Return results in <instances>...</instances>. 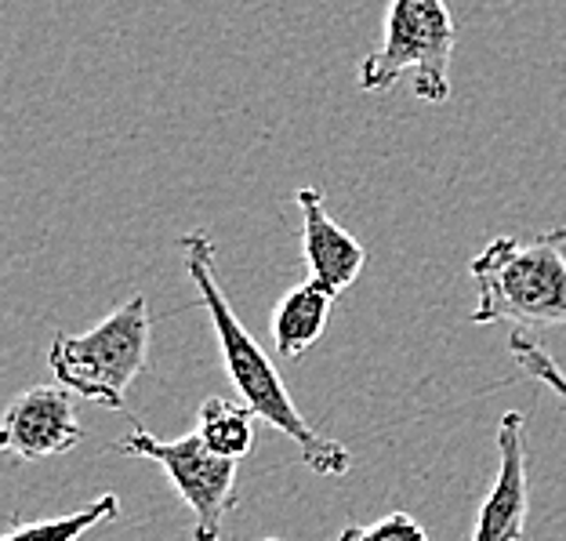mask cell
<instances>
[{
  "mask_svg": "<svg viewBox=\"0 0 566 541\" xmlns=\"http://www.w3.org/2000/svg\"><path fill=\"white\" fill-rule=\"evenodd\" d=\"M254 410L248 404H229L222 396H211L197 410V433L218 458H248L254 444Z\"/></svg>",
  "mask_w": 566,
  "mask_h": 541,
  "instance_id": "10",
  "label": "cell"
},
{
  "mask_svg": "<svg viewBox=\"0 0 566 541\" xmlns=\"http://www.w3.org/2000/svg\"><path fill=\"white\" fill-rule=\"evenodd\" d=\"M526 422L520 410H505L497 422V476L491 495L475 512L472 541H523L531 487H526Z\"/></svg>",
  "mask_w": 566,
  "mask_h": 541,
  "instance_id": "7",
  "label": "cell"
},
{
  "mask_svg": "<svg viewBox=\"0 0 566 541\" xmlns=\"http://www.w3.org/2000/svg\"><path fill=\"white\" fill-rule=\"evenodd\" d=\"M81 444V422H76L73 393L62 385H33L19 393L4 410L0 447L22 461L59 458Z\"/></svg>",
  "mask_w": 566,
  "mask_h": 541,
  "instance_id": "6",
  "label": "cell"
},
{
  "mask_svg": "<svg viewBox=\"0 0 566 541\" xmlns=\"http://www.w3.org/2000/svg\"><path fill=\"white\" fill-rule=\"evenodd\" d=\"M566 226L545 229L534 240L494 237L469 262L480 288L472 324H520L559 327L566 324Z\"/></svg>",
  "mask_w": 566,
  "mask_h": 541,
  "instance_id": "2",
  "label": "cell"
},
{
  "mask_svg": "<svg viewBox=\"0 0 566 541\" xmlns=\"http://www.w3.org/2000/svg\"><path fill=\"white\" fill-rule=\"evenodd\" d=\"M338 541H429V531H424L410 512H389L385 520L367 523V527L349 523L338 534Z\"/></svg>",
  "mask_w": 566,
  "mask_h": 541,
  "instance_id": "13",
  "label": "cell"
},
{
  "mask_svg": "<svg viewBox=\"0 0 566 541\" xmlns=\"http://www.w3.org/2000/svg\"><path fill=\"white\" fill-rule=\"evenodd\" d=\"M458 44V25L450 19L447 0H392L385 15L381 44L359 66L364 92H389V87L415 73V92L421 102L443 106L450 98V55Z\"/></svg>",
  "mask_w": 566,
  "mask_h": 541,
  "instance_id": "4",
  "label": "cell"
},
{
  "mask_svg": "<svg viewBox=\"0 0 566 541\" xmlns=\"http://www.w3.org/2000/svg\"><path fill=\"white\" fill-rule=\"evenodd\" d=\"M149 302L132 294L124 305L84 334L59 331L48 350V367L62 389L84 396L87 404L120 410L127 389L142 375L149 356Z\"/></svg>",
  "mask_w": 566,
  "mask_h": 541,
  "instance_id": "3",
  "label": "cell"
},
{
  "mask_svg": "<svg viewBox=\"0 0 566 541\" xmlns=\"http://www.w3.org/2000/svg\"><path fill=\"white\" fill-rule=\"evenodd\" d=\"M120 498L117 495H98L95 501H87L84 509L66 512V517H51V520H30L15 523L4 534V541H81L92 527L117 520Z\"/></svg>",
  "mask_w": 566,
  "mask_h": 541,
  "instance_id": "11",
  "label": "cell"
},
{
  "mask_svg": "<svg viewBox=\"0 0 566 541\" xmlns=\"http://www.w3.org/2000/svg\"><path fill=\"white\" fill-rule=\"evenodd\" d=\"M509 356L516 360V367L523 371V375H531L534 382H542L545 389H552L566 404V375H563V367L531 339V334H523L520 327L512 331L509 334Z\"/></svg>",
  "mask_w": 566,
  "mask_h": 541,
  "instance_id": "12",
  "label": "cell"
},
{
  "mask_svg": "<svg viewBox=\"0 0 566 541\" xmlns=\"http://www.w3.org/2000/svg\"><path fill=\"white\" fill-rule=\"evenodd\" d=\"M178 251H182L186 273L200 294L203 313L211 316L226 375L237 385L243 404H248L262 422L273 425L276 433L294 440V447L302 450V461L316 476H345L349 472L353 469V450L338 440H331V436H324L313 422L302 415L298 404L291 400L287 385H283V378H280L273 356L262 350L259 339H254V334L243 327V320L233 313V305H229L222 283H218V273H214V240L203 233V229H189V233L178 237Z\"/></svg>",
  "mask_w": 566,
  "mask_h": 541,
  "instance_id": "1",
  "label": "cell"
},
{
  "mask_svg": "<svg viewBox=\"0 0 566 541\" xmlns=\"http://www.w3.org/2000/svg\"><path fill=\"white\" fill-rule=\"evenodd\" d=\"M334 299L316 280H302L273 309V342L283 360H298L324 339Z\"/></svg>",
  "mask_w": 566,
  "mask_h": 541,
  "instance_id": "9",
  "label": "cell"
},
{
  "mask_svg": "<svg viewBox=\"0 0 566 541\" xmlns=\"http://www.w3.org/2000/svg\"><path fill=\"white\" fill-rule=\"evenodd\" d=\"M324 189L305 186L294 193V204L302 211V254L308 266V280H316L331 299H338L345 288H353L364 273L367 251L349 229H342L324 208Z\"/></svg>",
  "mask_w": 566,
  "mask_h": 541,
  "instance_id": "8",
  "label": "cell"
},
{
  "mask_svg": "<svg viewBox=\"0 0 566 541\" xmlns=\"http://www.w3.org/2000/svg\"><path fill=\"white\" fill-rule=\"evenodd\" d=\"M117 455L127 458H146L157 461L167 472L175 495L186 501L197 517V531L192 541H222L226 512L237 509V466L233 458H218L214 450L200 440V433L192 429L182 440H157L135 422L132 433L120 444H113Z\"/></svg>",
  "mask_w": 566,
  "mask_h": 541,
  "instance_id": "5",
  "label": "cell"
},
{
  "mask_svg": "<svg viewBox=\"0 0 566 541\" xmlns=\"http://www.w3.org/2000/svg\"><path fill=\"white\" fill-rule=\"evenodd\" d=\"M265 541H280V538H265Z\"/></svg>",
  "mask_w": 566,
  "mask_h": 541,
  "instance_id": "14",
  "label": "cell"
}]
</instances>
